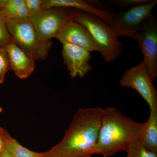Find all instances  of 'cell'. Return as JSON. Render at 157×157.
Returning <instances> with one entry per match:
<instances>
[{"mask_svg": "<svg viewBox=\"0 0 157 157\" xmlns=\"http://www.w3.org/2000/svg\"><path fill=\"white\" fill-rule=\"evenodd\" d=\"M104 111L101 107L78 109L62 140L42 157H91Z\"/></svg>", "mask_w": 157, "mask_h": 157, "instance_id": "obj_1", "label": "cell"}, {"mask_svg": "<svg viewBox=\"0 0 157 157\" xmlns=\"http://www.w3.org/2000/svg\"><path fill=\"white\" fill-rule=\"evenodd\" d=\"M145 123L137 122L113 107L104 109L98 140L92 155L111 156L125 151L129 144L139 138Z\"/></svg>", "mask_w": 157, "mask_h": 157, "instance_id": "obj_2", "label": "cell"}, {"mask_svg": "<svg viewBox=\"0 0 157 157\" xmlns=\"http://www.w3.org/2000/svg\"><path fill=\"white\" fill-rule=\"evenodd\" d=\"M70 12L73 21L87 29L105 61L112 62L120 56L122 43L110 25L100 17L86 12L73 9H70Z\"/></svg>", "mask_w": 157, "mask_h": 157, "instance_id": "obj_3", "label": "cell"}, {"mask_svg": "<svg viewBox=\"0 0 157 157\" xmlns=\"http://www.w3.org/2000/svg\"><path fill=\"white\" fill-rule=\"evenodd\" d=\"M6 22L13 41L25 52L35 60L47 58L52 42L39 38L29 17L9 20Z\"/></svg>", "mask_w": 157, "mask_h": 157, "instance_id": "obj_4", "label": "cell"}, {"mask_svg": "<svg viewBox=\"0 0 157 157\" xmlns=\"http://www.w3.org/2000/svg\"><path fill=\"white\" fill-rule=\"evenodd\" d=\"M157 3V1H152L114 15L110 27L118 37H128L134 39L141 30L145 21L152 15V10Z\"/></svg>", "mask_w": 157, "mask_h": 157, "instance_id": "obj_5", "label": "cell"}, {"mask_svg": "<svg viewBox=\"0 0 157 157\" xmlns=\"http://www.w3.org/2000/svg\"><path fill=\"white\" fill-rule=\"evenodd\" d=\"M144 61L127 70L121 78L122 87L134 89L146 101L150 110H157V91Z\"/></svg>", "mask_w": 157, "mask_h": 157, "instance_id": "obj_6", "label": "cell"}, {"mask_svg": "<svg viewBox=\"0 0 157 157\" xmlns=\"http://www.w3.org/2000/svg\"><path fill=\"white\" fill-rule=\"evenodd\" d=\"M29 18L39 38L43 41L56 38L65 23L72 19L70 9L62 8L42 10L31 14Z\"/></svg>", "mask_w": 157, "mask_h": 157, "instance_id": "obj_7", "label": "cell"}, {"mask_svg": "<svg viewBox=\"0 0 157 157\" xmlns=\"http://www.w3.org/2000/svg\"><path fill=\"white\" fill-rule=\"evenodd\" d=\"M134 39L143 53L144 62L153 82L157 76V22L153 15L145 21Z\"/></svg>", "mask_w": 157, "mask_h": 157, "instance_id": "obj_8", "label": "cell"}, {"mask_svg": "<svg viewBox=\"0 0 157 157\" xmlns=\"http://www.w3.org/2000/svg\"><path fill=\"white\" fill-rule=\"evenodd\" d=\"M56 38L62 44H73L91 52L101 50L87 29L71 19L65 23Z\"/></svg>", "mask_w": 157, "mask_h": 157, "instance_id": "obj_9", "label": "cell"}, {"mask_svg": "<svg viewBox=\"0 0 157 157\" xmlns=\"http://www.w3.org/2000/svg\"><path fill=\"white\" fill-rule=\"evenodd\" d=\"M62 45V54L64 63L72 78L77 76L82 78L92 70L89 63L91 58L90 52L73 44L64 43Z\"/></svg>", "mask_w": 157, "mask_h": 157, "instance_id": "obj_10", "label": "cell"}, {"mask_svg": "<svg viewBox=\"0 0 157 157\" xmlns=\"http://www.w3.org/2000/svg\"><path fill=\"white\" fill-rule=\"evenodd\" d=\"M5 48L9 56L10 70H13L15 75L20 79L28 78L36 68V60L14 41Z\"/></svg>", "mask_w": 157, "mask_h": 157, "instance_id": "obj_11", "label": "cell"}, {"mask_svg": "<svg viewBox=\"0 0 157 157\" xmlns=\"http://www.w3.org/2000/svg\"><path fill=\"white\" fill-rule=\"evenodd\" d=\"M53 8L76 9L100 17L106 23L111 25L114 14L109 11L98 9L81 0H44L42 9Z\"/></svg>", "mask_w": 157, "mask_h": 157, "instance_id": "obj_12", "label": "cell"}, {"mask_svg": "<svg viewBox=\"0 0 157 157\" xmlns=\"http://www.w3.org/2000/svg\"><path fill=\"white\" fill-rule=\"evenodd\" d=\"M0 14L5 21L28 18L30 16L25 0H0Z\"/></svg>", "mask_w": 157, "mask_h": 157, "instance_id": "obj_13", "label": "cell"}, {"mask_svg": "<svg viewBox=\"0 0 157 157\" xmlns=\"http://www.w3.org/2000/svg\"><path fill=\"white\" fill-rule=\"evenodd\" d=\"M139 139L147 149L157 153V110H150Z\"/></svg>", "mask_w": 157, "mask_h": 157, "instance_id": "obj_14", "label": "cell"}, {"mask_svg": "<svg viewBox=\"0 0 157 157\" xmlns=\"http://www.w3.org/2000/svg\"><path fill=\"white\" fill-rule=\"evenodd\" d=\"M5 148L11 157H42V152L32 151L26 148L9 133L6 136Z\"/></svg>", "mask_w": 157, "mask_h": 157, "instance_id": "obj_15", "label": "cell"}, {"mask_svg": "<svg viewBox=\"0 0 157 157\" xmlns=\"http://www.w3.org/2000/svg\"><path fill=\"white\" fill-rule=\"evenodd\" d=\"M125 151L127 152V157H157V153L147 149L139 137L129 144Z\"/></svg>", "mask_w": 157, "mask_h": 157, "instance_id": "obj_16", "label": "cell"}, {"mask_svg": "<svg viewBox=\"0 0 157 157\" xmlns=\"http://www.w3.org/2000/svg\"><path fill=\"white\" fill-rule=\"evenodd\" d=\"M10 70L9 58L6 48L0 47V84L4 82L6 73Z\"/></svg>", "mask_w": 157, "mask_h": 157, "instance_id": "obj_17", "label": "cell"}, {"mask_svg": "<svg viewBox=\"0 0 157 157\" xmlns=\"http://www.w3.org/2000/svg\"><path fill=\"white\" fill-rule=\"evenodd\" d=\"M13 42L7 29L6 21L0 14V47L5 48Z\"/></svg>", "mask_w": 157, "mask_h": 157, "instance_id": "obj_18", "label": "cell"}, {"mask_svg": "<svg viewBox=\"0 0 157 157\" xmlns=\"http://www.w3.org/2000/svg\"><path fill=\"white\" fill-rule=\"evenodd\" d=\"M152 0H119L115 2L121 9L135 7L138 5H144L151 2Z\"/></svg>", "mask_w": 157, "mask_h": 157, "instance_id": "obj_19", "label": "cell"}, {"mask_svg": "<svg viewBox=\"0 0 157 157\" xmlns=\"http://www.w3.org/2000/svg\"><path fill=\"white\" fill-rule=\"evenodd\" d=\"M44 0H25L27 9L31 14L42 10Z\"/></svg>", "mask_w": 157, "mask_h": 157, "instance_id": "obj_20", "label": "cell"}, {"mask_svg": "<svg viewBox=\"0 0 157 157\" xmlns=\"http://www.w3.org/2000/svg\"><path fill=\"white\" fill-rule=\"evenodd\" d=\"M8 132L5 129L0 127V155L5 148L6 144V136Z\"/></svg>", "mask_w": 157, "mask_h": 157, "instance_id": "obj_21", "label": "cell"}, {"mask_svg": "<svg viewBox=\"0 0 157 157\" xmlns=\"http://www.w3.org/2000/svg\"><path fill=\"white\" fill-rule=\"evenodd\" d=\"M1 157H11L10 155L8 153V152L6 149V148L3 150L2 154H1Z\"/></svg>", "mask_w": 157, "mask_h": 157, "instance_id": "obj_22", "label": "cell"}, {"mask_svg": "<svg viewBox=\"0 0 157 157\" xmlns=\"http://www.w3.org/2000/svg\"><path fill=\"white\" fill-rule=\"evenodd\" d=\"M2 110H3L2 108V107H0V113H1L2 112Z\"/></svg>", "mask_w": 157, "mask_h": 157, "instance_id": "obj_23", "label": "cell"}, {"mask_svg": "<svg viewBox=\"0 0 157 157\" xmlns=\"http://www.w3.org/2000/svg\"><path fill=\"white\" fill-rule=\"evenodd\" d=\"M1 155H0V157H1Z\"/></svg>", "mask_w": 157, "mask_h": 157, "instance_id": "obj_24", "label": "cell"}]
</instances>
